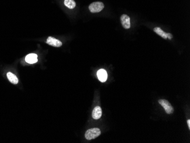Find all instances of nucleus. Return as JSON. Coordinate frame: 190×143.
Listing matches in <instances>:
<instances>
[{"instance_id": "nucleus-1", "label": "nucleus", "mask_w": 190, "mask_h": 143, "mask_svg": "<svg viewBox=\"0 0 190 143\" xmlns=\"http://www.w3.org/2000/svg\"><path fill=\"white\" fill-rule=\"evenodd\" d=\"M101 135V131L99 128H94L87 130L85 133V138L88 140L95 139Z\"/></svg>"}, {"instance_id": "nucleus-2", "label": "nucleus", "mask_w": 190, "mask_h": 143, "mask_svg": "<svg viewBox=\"0 0 190 143\" xmlns=\"http://www.w3.org/2000/svg\"><path fill=\"white\" fill-rule=\"evenodd\" d=\"M104 4L101 2H94L89 6V10L91 13H98L104 8Z\"/></svg>"}, {"instance_id": "nucleus-3", "label": "nucleus", "mask_w": 190, "mask_h": 143, "mask_svg": "<svg viewBox=\"0 0 190 143\" xmlns=\"http://www.w3.org/2000/svg\"><path fill=\"white\" fill-rule=\"evenodd\" d=\"M158 103L162 106V107L164 108L165 112L167 114H172L174 111V108L171 106V104L165 99H160L158 100Z\"/></svg>"}, {"instance_id": "nucleus-4", "label": "nucleus", "mask_w": 190, "mask_h": 143, "mask_svg": "<svg viewBox=\"0 0 190 143\" xmlns=\"http://www.w3.org/2000/svg\"><path fill=\"white\" fill-rule=\"evenodd\" d=\"M46 42L48 45L55 48H60L62 46L61 41L52 37H48Z\"/></svg>"}, {"instance_id": "nucleus-5", "label": "nucleus", "mask_w": 190, "mask_h": 143, "mask_svg": "<svg viewBox=\"0 0 190 143\" xmlns=\"http://www.w3.org/2000/svg\"><path fill=\"white\" fill-rule=\"evenodd\" d=\"M121 22L123 27L125 29H129L130 27V18L126 14H122L120 18Z\"/></svg>"}, {"instance_id": "nucleus-6", "label": "nucleus", "mask_w": 190, "mask_h": 143, "mask_svg": "<svg viewBox=\"0 0 190 143\" xmlns=\"http://www.w3.org/2000/svg\"><path fill=\"white\" fill-rule=\"evenodd\" d=\"M98 80L101 82H105L108 78V74L104 69H100L97 72Z\"/></svg>"}, {"instance_id": "nucleus-7", "label": "nucleus", "mask_w": 190, "mask_h": 143, "mask_svg": "<svg viewBox=\"0 0 190 143\" xmlns=\"http://www.w3.org/2000/svg\"><path fill=\"white\" fill-rule=\"evenodd\" d=\"M37 57H38V55L35 54H28L26 57L25 61L28 63L33 64V63H36L38 61Z\"/></svg>"}, {"instance_id": "nucleus-8", "label": "nucleus", "mask_w": 190, "mask_h": 143, "mask_svg": "<svg viewBox=\"0 0 190 143\" xmlns=\"http://www.w3.org/2000/svg\"><path fill=\"white\" fill-rule=\"evenodd\" d=\"M92 118L95 120H98L100 119L102 116V110L100 107L97 106L93 110L92 112Z\"/></svg>"}, {"instance_id": "nucleus-9", "label": "nucleus", "mask_w": 190, "mask_h": 143, "mask_svg": "<svg viewBox=\"0 0 190 143\" xmlns=\"http://www.w3.org/2000/svg\"><path fill=\"white\" fill-rule=\"evenodd\" d=\"M7 77L9 80L14 84H17L18 83V78L12 72H7Z\"/></svg>"}, {"instance_id": "nucleus-10", "label": "nucleus", "mask_w": 190, "mask_h": 143, "mask_svg": "<svg viewBox=\"0 0 190 143\" xmlns=\"http://www.w3.org/2000/svg\"><path fill=\"white\" fill-rule=\"evenodd\" d=\"M154 31L158 35L161 36L162 38H163L165 39H166L167 34L165 32L164 30H162L160 27H156L154 29Z\"/></svg>"}, {"instance_id": "nucleus-11", "label": "nucleus", "mask_w": 190, "mask_h": 143, "mask_svg": "<svg viewBox=\"0 0 190 143\" xmlns=\"http://www.w3.org/2000/svg\"><path fill=\"white\" fill-rule=\"evenodd\" d=\"M64 3L66 6L71 9H74L76 6V2L74 0H64Z\"/></svg>"}, {"instance_id": "nucleus-12", "label": "nucleus", "mask_w": 190, "mask_h": 143, "mask_svg": "<svg viewBox=\"0 0 190 143\" xmlns=\"http://www.w3.org/2000/svg\"><path fill=\"white\" fill-rule=\"evenodd\" d=\"M166 34L167 38H168V39L171 40V39L172 38L173 36H172V35L171 33H166Z\"/></svg>"}, {"instance_id": "nucleus-13", "label": "nucleus", "mask_w": 190, "mask_h": 143, "mask_svg": "<svg viewBox=\"0 0 190 143\" xmlns=\"http://www.w3.org/2000/svg\"><path fill=\"white\" fill-rule=\"evenodd\" d=\"M187 124H188L189 128V129H190V120H188L187 121Z\"/></svg>"}]
</instances>
